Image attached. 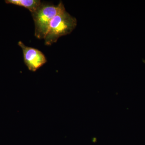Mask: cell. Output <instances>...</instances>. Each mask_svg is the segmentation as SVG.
<instances>
[{"instance_id": "1", "label": "cell", "mask_w": 145, "mask_h": 145, "mask_svg": "<svg viewBox=\"0 0 145 145\" xmlns=\"http://www.w3.org/2000/svg\"><path fill=\"white\" fill-rule=\"evenodd\" d=\"M77 25L76 18L66 10L65 6L52 19L44 38L45 44L51 45L61 36L70 34Z\"/></svg>"}, {"instance_id": "2", "label": "cell", "mask_w": 145, "mask_h": 145, "mask_svg": "<svg viewBox=\"0 0 145 145\" xmlns=\"http://www.w3.org/2000/svg\"><path fill=\"white\" fill-rule=\"evenodd\" d=\"M64 7L61 1L57 5L42 3L31 13L35 24V36L39 39H44L53 18Z\"/></svg>"}, {"instance_id": "3", "label": "cell", "mask_w": 145, "mask_h": 145, "mask_svg": "<svg viewBox=\"0 0 145 145\" xmlns=\"http://www.w3.org/2000/svg\"><path fill=\"white\" fill-rule=\"evenodd\" d=\"M18 44L22 50L24 62L29 70L35 72L47 62L45 56L39 50L26 46L21 41Z\"/></svg>"}, {"instance_id": "4", "label": "cell", "mask_w": 145, "mask_h": 145, "mask_svg": "<svg viewBox=\"0 0 145 145\" xmlns=\"http://www.w3.org/2000/svg\"><path fill=\"white\" fill-rule=\"evenodd\" d=\"M6 3L23 7L31 13L36 10L42 2L40 0H6Z\"/></svg>"}]
</instances>
